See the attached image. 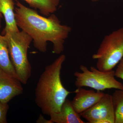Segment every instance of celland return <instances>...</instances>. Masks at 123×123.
<instances>
[{
  "label": "cell",
  "instance_id": "obj_1",
  "mask_svg": "<svg viewBox=\"0 0 123 123\" xmlns=\"http://www.w3.org/2000/svg\"><path fill=\"white\" fill-rule=\"evenodd\" d=\"M16 5L14 10L18 26L32 38L35 48L44 53L47 50V42H50L53 44V53L59 55L63 52L65 42L72 28L62 24L53 13L46 18L19 1H17Z\"/></svg>",
  "mask_w": 123,
  "mask_h": 123
},
{
  "label": "cell",
  "instance_id": "obj_2",
  "mask_svg": "<svg viewBox=\"0 0 123 123\" xmlns=\"http://www.w3.org/2000/svg\"><path fill=\"white\" fill-rule=\"evenodd\" d=\"M66 56L61 55L46 66L35 89L36 103L43 114L51 116L60 112L61 106L71 93L64 87L61 72Z\"/></svg>",
  "mask_w": 123,
  "mask_h": 123
},
{
  "label": "cell",
  "instance_id": "obj_3",
  "mask_svg": "<svg viewBox=\"0 0 123 123\" xmlns=\"http://www.w3.org/2000/svg\"><path fill=\"white\" fill-rule=\"evenodd\" d=\"M7 42L10 57L18 79L26 84L31 74V67L27 51L33 39L23 31L7 32L4 35Z\"/></svg>",
  "mask_w": 123,
  "mask_h": 123
},
{
  "label": "cell",
  "instance_id": "obj_4",
  "mask_svg": "<svg viewBox=\"0 0 123 123\" xmlns=\"http://www.w3.org/2000/svg\"><path fill=\"white\" fill-rule=\"evenodd\" d=\"M92 57L97 60L96 66L99 70H113L123 57V28L105 36Z\"/></svg>",
  "mask_w": 123,
  "mask_h": 123
},
{
  "label": "cell",
  "instance_id": "obj_5",
  "mask_svg": "<svg viewBox=\"0 0 123 123\" xmlns=\"http://www.w3.org/2000/svg\"><path fill=\"white\" fill-rule=\"evenodd\" d=\"M79 68L81 72L76 71L74 74L77 88L88 87L102 91L111 89L123 90V84L116 79L115 70L103 72L94 66L89 69L83 65Z\"/></svg>",
  "mask_w": 123,
  "mask_h": 123
},
{
  "label": "cell",
  "instance_id": "obj_6",
  "mask_svg": "<svg viewBox=\"0 0 123 123\" xmlns=\"http://www.w3.org/2000/svg\"><path fill=\"white\" fill-rule=\"evenodd\" d=\"M89 123H115L111 95L105 93L98 102L80 114Z\"/></svg>",
  "mask_w": 123,
  "mask_h": 123
},
{
  "label": "cell",
  "instance_id": "obj_7",
  "mask_svg": "<svg viewBox=\"0 0 123 123\" xmlns=\"http://www.w3.org/2000/svg\"><path fill=\"white\" fill-rule=\"evenodd\" d=\"M21 84L19 79L0 68V102L8 103L14 97L22 94Z\"/></svg>",
  "mask_w": 123,
  "mask_h": 123
},
{
  "label": "cell",
  "instance_id": "obj_8",
  "mask_svg": "<svg viewBox=\"0 0 123 123\" xmlns=\"http://www.w3.org/2000/svg\"><path fill=\"white\" fill-rule=\"evenodd\" d=\"M73 92L76 95L71 103L74 110L79 114L94 105L105 94L102 91H95L82 88H77Z\"/></svg>",
  "mask_w": 123,
  "mask_h": 123
},
{
  "label": "cell",
  "instance_id": "obj_9",
  "mask_svg": "<svg viewBox=\"0 0 123 123\" xmlns=\"http://www.w3.org/2000/svg\"><path fill=\"white\" fill-rule=\"evenodd\" d=\"M50 116L52 123H85L74 110L71 101L67 98L62 105L60 112Z\"/></svg>",
  "mask_w": 123,
  "mask_h": 123
},
{
  "label": "cell",
  "instance_id": "obj_10",
  "mask_svg": "<svg viewBox=\"0 0 123 123\" xmlns=\"http://www.w3.org/2000/svg\"><path fill=\"white\" fill-rule=\"evenodd\" d=\"M13 0H0V12L4 17L6 26L3 30V35L8 32L20 31L16 23Z\"/></svg>",
  "mask_w": 123,
  "mask_h": 123
},
{
  "label": "cell",
  "instance_id": "obj_11",
  "mask_svg": "<svg viewBox=\"0 0 123 123\" xmlns=\"http://www.w3.org/2000/svg\"><path fill=\"white\" fill-rule=\"evenodd\" d=\"M0 68L10 75L18 79L10 60L7 42L4 36L1 35H0Z\"/></svg>",
  "mask_w": 123,
  "mask_h": 123
},
{
  "label": "cell",
  "instance_id": "obj_12",
  "mask_svg": "<svg viewBox=\"0 0 123 123\" xmlns=\"http://www.w3.org/2000/svg\"><path fill=\"white\" fill-rule=\"evenodd\" d=\"M30 7L38 9L40 12L48 17L56 11L60 0H24Z\"/></svg>",
  "mask_w": 123,
  "mask_h": 123
},
{
  "label": "cell",
  "instance_id": "obj_13",
  "mask_svg": "<svg viewBox=\"0 0 123 123\" xmlns=\"http://www.w3.org/2000/svg\"><path fill=\"white\" fill-rule=\"evenodd\" d=\"M115 123H123V90L117 89L111 95Z\"/></svg>",
  "mask_w": 123,
  "mask_h": 123
},
{
  "label": "cell",
  "instance_id": "obj_14",
  "mask_svg": "<svg viewBox=\"0 0 123 123\" xmlns=\"http://www.w3.org/2000/svg\"><path fill=\"white\" fill-rule=\"evenodd\" d=\"M9 108L8 103L0 102V123H7L6 115Z\"/></svg>",
  "mask_w": 123,
  "mask_h": 123
},
{
  "label": "cell",
  "instance_id": "obj_15",
  "mask_svg": "<svg viewBox=\"0 0 123 123\" xmlns=\"http://www.w3.org/2000/svg\"><path fill=\"white\" fill-rule=\"evenodd\" d=\"M115 76L123 80V57L118 64L115 71Z\"/></svg>",
  "mask_w": 123,
  "mask_h": 123
},
{
  "label": "cell",
  "instance_id": "obj_16",
  "mask_svg": "<svg viewBox=\"0 0 123 123\" xmlns=\"http://www.w3.org/2000/svg\"><path fill=\"white\" fill-rule=\"evenodd\" d=\"M36 123H52L50 120H47L44 118L42 116V115L40 114L39 117V118L36 121Z\"/></svg>",
  "mask_w": 123,
  "mask_h": 123
},
{
  "label": "cell",
  "instance_id": "obj_17",
  "mask_svg": "<svg viewBox=\"0 0 123 123\" xmlns=\"http://www.w3.org/2000/svg\"><path fill=\"white\" fill-rule=\"evenodd\" d=\"M1 18H2L0 16V30L1 28Z\"/></svg>",
  "mask_w": 123,
  "mask_h": 123
},
{
  "label": "cell",
  "instance_id": "obj_18",
  "mask_svg": "<svg viewBox=\"0 0 123 123\" xmlns=\"http://www.w3.org/2000/svg\"><path fill=\"white\" fill-rule=\"evenodd\" d=\"M92 2H97V1H98L99 0H91Z\"/></svg>",
  "mask_w": 123,
  "mask_h": 123
},
{
  "label": "cell",
  "instance_id": "obj_19",
  "mask_svg": "<svg viewBox=\"0 0 123 123\" xmlns=\"http://www.w3.org/2000/svg\"><path fill=\"white\" fill-rule=\"evenodd\" d=\"M0 16L1 17H2V14L0 12Z\"/></svg>",
  "mask_w": 123,
  "mask_h": 123
}]
</instances>
